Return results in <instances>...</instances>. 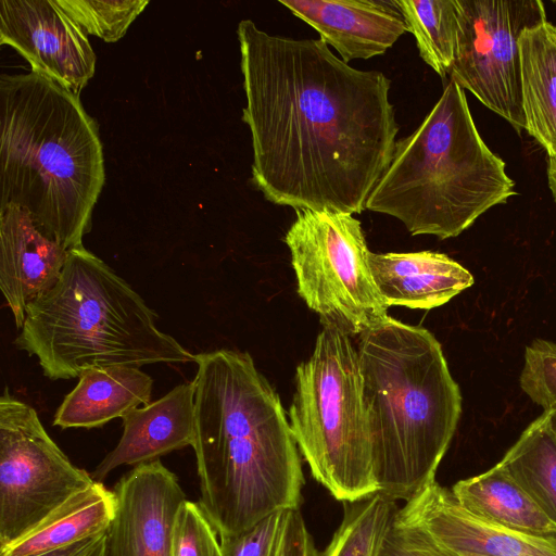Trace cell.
Returning a JSON list of instances; mask_svg holds the SVG:
<instances>
[{
	"label": "cell",
	"mask_w": 556,
	"mask_h": 556,
	"mask_svg": "<svg viewBox=\"0 0 556 556\" xmlns=\"http://www.w3.org/2000/svg\"><path fill=\"white\" fill-rule=\"evenodd\" d=\"M106 531L75 544L36 556H105Z\"/></svg>",
	"instance_id": "cell-31"
},
{
	"label": "cell",
	"mask_w": 556,
	"mask_h": 556,
	"mask_svg": "<svg viewBox=\"0 0 556 556\" xmlns=\"http://www.w3.org/2000/svg\"><path fill=\"white\" fill-rule=\"evenodd\" d=\"M458 40L450 77L515 128H526L519 38L545 21L540 0H456Z\"/></svg>",
	"instance_id": "cell-10"
},
{
	"label": "cell",
	"mask_w": 556,
	"mask_h": 556,
	"mask_svg": "<svg viewBox=\"0 0 556 556\" xmlns=\"http://www.w3.org/2000/svg\"><path fill=\"white\" fill-rule=\"evenodd\" d=\"M420 58L445 78L454 63L458 40L456 0H394Z\"/></svg>",
	"instance_id": "cell-23"
},
{
	"label": "cell",
	"mask_w": 556,
	"mask_h": 556,
	"mask_svg": "<svg viewBox=\"0 0 556 556\" xmlns=\"http://www.w3.org/2000/svg\"><path fill=\"white\" fill-rule=\"evenodd\" d=\"M252 182L277 205L359 214L389 167L399 125L391 80L334 55L321 39L237 27Z\"/></svg>",
	"instance_id": "cell-1"
},
{
	"label": "cell",
	"mask_w": 556,
	"mask_h": 556,
	"mask_svg": "<svg viewBox=\"0 0 556 556\" xmlns=\"http://www.w3.org/2000/svg\"><path fill=\"white\" fill-rule=\"evenodd\" d=\"M288 510L276 511L238 535L220 539L222 556H276Z\"/></svg>",
	"instance_id": "cell-28"
},
{
	"label": "cell",
	"mask_w": 556,
	"mask_h": 556,
	"mask_svg": "<svg viewBox=\"0 0 556 556\" xmlns=\"http://www.w3.org/2000/svg\"><path fill=\"white\" fill-rule=\"evenodd\" d=\"M375 285L386 304L431 309L473 285V276L446 254L420 251L368 256Z\"/></svg>",
	"instance_id": "cell-17"
},
{
	"label": "cell",
	"mask_w": 556,
	"mask_h": 556,
	"mask_svg": "<svg viewBox=\"0 0 556 556\" xmlns=\"http://www.w3.org/2000/svg\"><path fill=\"white\" fill-rule=\"evenodd\" d=\"M498 463L556 523V438L544 413Z\"/></svg>",
	"instance_id": "cell-22"
},
{
	"label": "cell",
	"mask_w": 556,
	"mask_h": 556,
	"mask_svg": "<svg viewBox=\"0 0 556 556\" xmlns=\"http://www.w3.org/2000/svg\"><path fill=\"white\" fill-rule=\"evenodd\" d=\"M520 387L544 412L556 409L555 342L536 339L526 348Z\"/></svg>",
	"instance_id": "cell-27"
},
{
	"label": "cell",
	"mask_w": 556,
	"mask_h": 556,
	"mask_svg": "<svg viewBox=\"0 0 556 556\" xmlns=\"http://www.w3.org/2000/svg\"><path fill=\"white\" fill-rule=\"evenodd\" d=\"M547 180L548 187L556 202V154L548 156L547 164Z\"/></svg>",
	"instance_id": "cell-32"
},
{
	"label": "cell",
	"mask_w": 556,
	"mask_h": 556,
	"mask_svg": "<svg viewBox=\"0 0 556 556\" xmlns=\"http://www.w3.org/2000/svg\"><path fill=\"white\" fill-rule=\"evenodd\" d=\"M194 443L199 505L219 539L299 508L300 451L280 399L247 352L195 355Z\"/></svg>",
	"instance_id": "cell-2"
},
{
	"label": "cell",
	"mask_w": 556,
	"mask_h": 556,
	"mask_svg": "<svg viewBox=\"0 0 556 556\" xmlns=\"http://www.w3.org/2000/svg\"><path fill=\"white\" fill-rule=\"evenodd\" d=\"M217 534L199 503L185 500L175 518L169 556H222Z\"/></svg>",
	"instance_id": "cell-26"
},
{
	"label": "cell",
	"mask_w": 556,
	"mask_h": 556,
	"mask_svg": "<svg viewBox=\"0 0 556 556\" xmlns=\"http://www.w3.org/2000/svg\"><path fill=\"white\" fill-rule=\"evenodd\" d=\"M298 293L323 326L362 334L388 317L369 268L366 239L353 214L301 208L285 236Z\"/></svg>",
	"instance_id": "cell-8"
},
{
	"label": "cell",
	"mask_w": 556,
	"mask_h": 556,
	"mask_svg": "<svg viewBox=\"0 0 556 556\" xmlns=\"http://www.w3.org/2000/svg\"><path fill=\"white\" fill-rule=\"evenodd\" d=\"M393 526L442 556H556V538L517 532L479 518L437 481L397 508Z\"/></svg>",
	"instance_id": "cell-11"
},
{
	"label": "cell",
	"mask_w": 556,
	"mask_h": 556,
	"mask_svg": "<svg viewBox=\"0 0 556 556\" xmlns=\"http://www.w3.org/2000/svg\"><path fill=\"white\" fill-rule=\"evenodd\" d=\"M58 407L53 426L99 428L151 403L153 379L135 366L93 367Z\"/></svg>",
	"instance_id": "cell-18"
},
{
	"label": "cell",
	"mask_w": 556,
	"mask_h": 556,
	"mask_svg": "<svg viewBox=\"0 0 556 556\" xmlns=\"http://www.w3.org/2000/svg\"><path fill=\"white\" fill-rule=\"evenodd\" d=\"M156 317L128 282L80 245L68 250L54 287L29 305L14 344L36 356L51 380L93 367L195 362L157 328Z\"/></svg>",
	"instance_id": "cell-5"
},
{
	"label": "cell",
	"mask_w": 556,
	"mask_h": 556,
	"mask_svg": "<svg viewBox=\"0 0 556 556\" xmlns=\"http://www.w3.org/2000/svg\"><path fill=\"white\" fill-rule=\"evenodd\" d=\"M62 10L86 33L116 42L150 3L149 0H56Z\"/></svg>",
	"instance_id": "cell-25"
},
{
	"label": "cell",
	"mask_w": 556,
	"mask_h": 556,
	"mask_svg": "<svg viewBox=\"0 0 556 556\" xmlns=\"http://www.w3.org/2000/svg\"><path fill=\"white\" fill-rule=\"evenodd\" d=\"M379 493L344 504L342 521L321 556H378L397 506Z\"/></svg>",
	"instance_id": "cell-24"
},
{
	"label": "cell",
	"mask_w": 556,
	"mask_h": 556,
	"mask_svg": "<svg viewBox=\"0 0 556 556\" xmlns=\"http://www.w3.org/2000/svg\"><path fill=\"white\" fill-rule=\"evenodd\" d=\"M544 414L546 415V418H547V421H548V425L556 438V409L552 410V412H544Z\"/></svg>",
	"instance_id": "cell-33"
},
{
	"label": "cell",
	"mask_w": 556,
	"mask_h": 556,
	"mask_svg": "<svg viewBox=\"0 0 556 556\" xmlns=\"http://www.w3.org/2000/svg\"><path fill=\"white\" fill-rule=\"evenodd\" d=\"M67 254L22 207H0V289L17 330L29 305L60 279Z\"/></svg>",
	"instance_id": "cell-14"
},
{
	"label": "cell",
	"mask_w": 556,
	"mask_h": 556,
	"mask_svg": "<svg viewBox=\"0 0 556 556\" xmlns=\"http://www.w3.org/2000/svg\"><path fill=\"white\" fill-rule=\"evenodd\" d=\"M0 43L78 96L96 71L87 33L56 0H0Z\"/></svg>",
	"instance_id": "cell-12"
},
{
	"label": "cell",
	"mask_w": 556,
	"mask_h": 556,
	"mask_svg": "<svg viewBox=\"0 0 556 556\" xmlns=\"http://www.w3.org/2000/svg\"><path fill=\"white\" fill-rule=\"evenodd\" d=\"M276 556H319L300 507L287 513Z\"/></svg>",
	"instance_id": "cell-29"
},
{
	"label": "cell",
	"mask_w": 556,
	"mask_h": 556,
	"mask_svg": "<svg viewBox=\"0 0 556 556\" xmlns=\"http://www.w3.org/2000/svg\"><path fill=\"white\" fill-rule=\"evenodd\" d=\"M105 181L99 127L78 94L30 71L0 76V207L64 249L83 245Z\"/></svg>",
	"instance_id": "cell-3"
},
{
	"label": "cell",
	"mask_w": 556,
	"mask_h": 556,
	"mask_svg": "<svg viewBox=\"0 0 556 556\" xmlns=\"http://www.w3.org/2000/svg\"><path fill=\"white\" fill-rule=\"evenodd\" d=\"M94 482L51 439L37 412L4 388L0 397V549Z\"/></svg>",
	"instance_id": "cell-9"
},
{
	"label": "cell",
	"mask_w": 556,
	"mask_h": 556,
	"mask_svg": "<svg viewBox=\"0 0 556 556\" xmlns=\"http://www.w3.org/2000/svg\"><path fill=\"white\" fill-rule=\"evenodd\" d=\"M289 424L313 478L336 500L378 493L357 350L336 327L323 326L311 357L296 367Z\"/></svg>",
	"instance_id": "cell-7"
},
{
	"label": "cell",
	"mask_w": 556,
	"mask_h": 556,
	"mask_svg": "<svg viewBox=\"0 0 556 556\" xmlns=\"http://www.w3.org/2000/svg\"><path fill=\"white\" fill-rule=\"evenodd\" d=\"M117 445L91 472L105 479L122 465H140L194 443V386L178 384L164 396L127 414Z\"/></svg>",
	"instance_id": "cell-16"
},
{
	"label": "cell",
	"mask_w": 556,
	"mask_h": 556,
	"mask_svg": "<svg viewBox=\"0 0 556 556\" xmlns=\"http://www.w3.org/2000/svg\"><path fill=\"white\" fill-rule=\"evenodd\" d=\"M356 350L378 493L407 502L435 481L462 412L458 384L422 327L388 316Z\"/></svg>",
	"instance_id": "cell-4"
},
{
	"label": "cell",
	"mask_w": 556,
	"mask_h": 556,
	"mask_svg": "<svg viewBox=\"0 0 556 556\" xmlns=\"http://www.w3.org/2000/svg\"><path fill=\"white\" fill-rule=\"evenodd\" d=\"M455 500L475 516L507 529L556 538V523L497 463L489 470L456 482Z\"/></svg>",
	"instance_id": "cell-19"
},
{
	"label": "cell",
	"mask_w": 556,
	"mask_h": 556,
	"mask_svg": "<svg viewBox=\"0 0 556 556\" xmlns=\"http://www.w3.org/2000/svg\"><path fill=\"white\" fill-rule=\"evenodd\" d=\"M113 491L105 556H169L175 518L186 500L176 475L155 459L135 466Z\"/></svg>",
	"instance_id": "cell-13"
},
{
	"label": "cell",
	"mask_w": 556,
	"mask_h": 556,
	"mask_svg": "<svg viewBox=\"0 0 556 556\" xmlns=\"http://www.w3.org/2000/svg\"><path fill=\"white\" fill-rule=\"evenodd\" d=\"M522 110L527 132L547 156L556 154V26L545 21L519 38Z\"/></svg>",
	"instance_id": "cell-20"
},
{
	"label": "cell",
	"mask_w": 556,
	"mask_h": 556,
	"mask_svg": "<svg viewBox=\"0 0 556 556\" xmlns=\"http://www.w3.org/2000/svg\"><path fill=\"white\" fill-rule=\"evenodd\" d=\"M505 162L480 136L463 88L450 79L417 129L396 141L366 210L413 235L454 238L515 195Z\"/></svg>",
	"instance_id": "cell-6"
},
{
	"label": "cell",
	"mask_w": 556,
	"mask_h": 556,
	"mask_svg": "<svg viewBox=\"0 0 556 556\" xmlns=\"http://www.w3.org/2000/svg\"><path fill=\"white\" fill-rule=\"evenodd\" d=\"M378 556H442L408 532L392 526Z\"/></svg>",
	"instance_id": "cell-30"
},
{
	"label": "cell",
	"mask_w": 556,
	"mask_h": 556,
	"mask_svg": "<svg viewBox=\"0 0 556 556\" xmlns=\"http://www.w3.org/2000/svg\"><path fill=\"white\" fill-rule=\"evenodd\" d=\"M307 23L341 60H367L386 53L409 33L394 0H279Z\"/></svg>",
	"instance_id": "cell-15"
},
{
	"label": "cell",
	"mask_w": 556,
	"mask_h": 556,
	"mask_svg": "<svg viewBox=\"0 0 556 556\" xmlns=\"http://www.w3.org/2000/svg\"><path fill=\"white\" fill-rule=\"evenodd\" d=\"M116 498L96 481L68 498L35 529L0 549V556H36L106 531L115 516Z\"/></svg>",
	"instance_id": "cell-21"
}]
</instances>
